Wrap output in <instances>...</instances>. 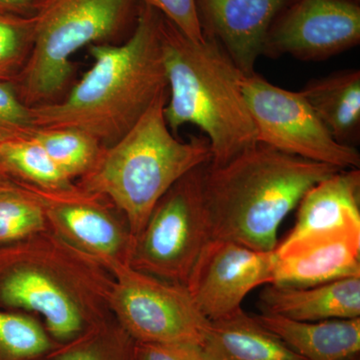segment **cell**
Masks as SVG:
<instances>
[{"label":"cell","mask_w":360,"mask_h":360,"mask_svg":"<svg viewBox=\"0 0 360 360\" xmlns=\"http://www.w3.org/2000/svg\"><path fill=\"white\" fill-rule=\"evenodd\" d=\"M161 14L139 2L134 30L120 45L92 44L91 68L60 101L30 108L37 129H71L112 146L167 90Z\"/></svg>","instance_id":"cell-1"},{"label":"cell","mask_w":360,"mask_h":360,"mask_svg":"<svg viewBox=\"0 0 360 360\" xmlns=\"http://www.w3.org/2000/svg\"><path fill=\"white\" fill-rule=\"evenodd\" d=\"M340 170L259 142L224 165L206 163L201 193L212 240L276 250L285 217L311 187Z\"/></svg>","instance_id":"cell-2"},{"label":"cell","mask_w":360,"mask_h":360,"mask_svg":"<svg viewBox=\"0 0 360 360\" xmlns=\"http://www.w3.org/2000/svg\"><path fill=\"white\" fill-rule=\"evenodd\" d=\"M111 284L103 264L49 229L0 246V309L41 315L56 340L106 319Z\"/></svg>","instance_id":"cell-3"},{"label":"cell","mask_w":360,"mask_h":360,"mask_svg":"<svg viewBox=\"0 0 360 360\" xmlns=\"http://www.w3.org/2000/svg\"><path fill=\"white\" fill-rule=\"evenodd\" d=\"M161 44L169 98L165 117L172 134L196 125L221 165L257 143V131L241 89L245 77L212 37L193 41L161 15Z\"/></svg>","instance_id":"cell-4"},{"label":"cell","mask_w":360,"mask_h":360,"mask_svg":"<svg viewBox=\"0 0 360 360\" xmlns=\"http://www.w3.org/2000/svg\"><path fill=\"white\" fill-rule=\"evenodd\" d=\"M167 90L120 141L103 148L94 167L75 184L108 198L122 212L134 238L153 208L180 179L212 160L205 137L179 141L165 117Z\"/></svg>","instance_id":"cell-5"},{"label":"cell","mask_w":360,"mask_h":360,"mask_svg":"<svg viewBox=\"0 0 360 360\" xmlns=\"http://www.w3.org/2000/svg\"><path fill=\"white\" fill-rule=\"evenodd\" d=\"M139 0H39L32 51L13 82L27 108L53 103L73 72L71 58L103 44L136 20Z\"/></svg>","instance_id":"cell-6"},{"label":"cell","mask_w":360,"mask_h":360,"mask_svg":"<svg viewBox=\"0 0 360 360\" xmlns=\"http://www.w3.org/2000/svg\"><path fill=\"white\" fill-rule=\"evenodd\" d=\"M202 167L184 175L158 201L135 238L130 266L186 285L194 265L212 240L201 193Z\"/></svg>","instance_id":"cell-7"},{"label":"cell","mask_w":360,"mask_h":360,"mask_svg":"<svg viewBox=\"0 0 360 360\" xmlns=\"http://www.w3.org/2000/svg\"><path fill=\"white\" fill-rule=\"evenodd\" d=\"M112 284L108 305L135 342L202 345L210 321L186 286L168 283L129 264L108 265Z\"/></svg>","instance_id":"cell-8"},{"label":"cell","mask_w":360,"mask_h":360,"mask_svg":"<svg viewBox=\"0 0 360 360\" xmlns=\"http://www.w3.org/2000/svg\"><path fill=\"white\" fill-rule=\"evenodd\" d=\"M241 89L257 127V142L340 169L359 168L357 149L336 141L302 92L281 89L257 73L245 75Z\"/></svg>","instance_id":"cell-9"},{"label":"cell","mask_w":360,"mask_h":360,"mask_svg":"<svg viewBox=\"0 0 360 360\" xmlns=\"http://www.w3.org/2000/svg\"><path fill=\"white\" fill-rule=\"evenodd\" d=\"M44 210L49 231L108 269L129 264L134 236L122 212L108 198L73 182L63 188H44L16 179Z\"/></svg>","instance_id":"cell-10"},{"label":"cell","mask_w":360,"mask_h":360,"mask_svg":"<svg viewBox=\"0 0 360 360\" xmlns=\"http://www.w3.org/2000/svg\"><path fill=\"white\" fill-rule=\"evenodd\" d=\"M360 42V6L352 0H291L270 27L264 56L324 60Z\"/></svg>","instance_id":"cell-11"},{"label":"cell","mask_w":360,"mask_h":360,"mask_svg":"<svg viewBox=\"0 0 360 360\" xmlns=\"http://www.w3.org/2000/svg\"><path fill=\"white\" fill-rule=\"evenodd\" d=\"M276 260L274 251L212 240L194 265L186 288L203 316L217 321L240 309L251 290L271 283Z\"/></svg>","instance_id":"cell-12"},{"label":"cell","mask_w":360,"mask_h":360,"mask_svg":"<svg viewBox=\"0 0 360 360\" xmlns=\"http://www.w3.org/2000/svg\"><path fill=\"white\" fill-rule=\"evenodd\" d=\"M291 0H196L205 37L217 40L245 77L257 59L276 16Z\"/></svg>","instance_id":"cell-13"},{"label":"cell","mask_w":360,"mask_h":360,"mask_svg":"<svg viewBox=\"0 0 360 360\" xmlns=\"http://www.w3.org/2000/svg\"><path fill=\"white\" fill-rule=\"evenodd\" d=\"M297 207L295 227L276 253L333 234L360 232L359 168L340 170L315 184Z\"/></svg>","instance_id":"cell-14"},{"label":"cell","mask_w":360,"mask_h":360,"mask_svg":"<svg viewBox=\"0 0 360 360\" xmlns=\"http://www.w3.org/2000/svg\"><path fill=\"white\" fill-rule=\"evenodd\" d=\"M276 255L274 285L307 288L360 276V232L326 236Z\"/></svg>","instance_id":"cell-15"},{"label":"cell","mask_w":360,"mask_h":360,"mask_svg":"<svg viewBox=\"0 0 360 360\" xmlns=\"http://www.w3.org/2000/svg\"><path fill=\"white\" fill-rule=\"evenodd\" d=\"M267 285L259 296L262 314L279 315L297 321L360 316V276L307 288Z\"/></svg>","instance_id":"cell-16"},{"label":"cell","mask_w":360,"mask_h":360,"mask_svg":"<svg viewBox=\"0 0 360 360\" xmlns=\"http://www.w3.org/2000/svg\"><path fill=\"white\" fill-rule=\"evenodd\" d=\"M257 321L305 360H350L360 352V317L297 321L262 314Z\"/></svg>","instance_id":"cell-17"},{"label":"cell","mask_w":360,"mask_h":360,"mask_svg":"<svg viewBox=\"0 0 360 360\" xmlns=\"http://www.w3.org/2000/svg\"><path fill=\"white\" fill-rule=\"evenodd\" d=\"M201 348L214 360H305L243 309L210 321Z\"/></svg>","instance_id":"cell-18"},{"label":"cell","mask_w":360,"mask_h":360,"mask_svg":"<svg viewBox=\"0 0 360 360\" xmlns=\"http://www.w3.org/2000/svg\"><path fill=\"white\" fill-rule=\"evenodd\" d=\"M300 92L336 141L352 146L360 129V71L310 80Z\"/></svg>","instance_id":"cell-19"},{"label":"cell","mask_w":360,"mask_h":360,"mask_svg":"<svg viewBox=\"0 0 360 360\" xmlns=\"http://www.w3.org/2000/svg\"><path fill=\"white\" fill-rule=\"evenodd\" d=\"M0 165L13 179L33 186L63 188L73 184L56 167L33 134L0 144Z\"/></svg>","instance_id":"cell-20"},{"label":"cell","mask_w":360,"mask_h":360,"mask_svg":"<svg viewBox=\"0 0 360 360\" xmlns=\"http://www.w3.org/2000/svg\"><path fill=\"white\" fill-rule=\"evenodd\" d=\"M33 137L73 182L89 172L103 148L91 135L77 129H35Z\"/></svg>","instance_id":"cell-21"},{"label":"cell","mask_w":360,"mask_h":360,"mask_svg":"<svg viewBox=\"0 0 360 360\" xmlns=\"http://www.w3.org/2000/svg\"><path fill=\"white\" fill-rule=\"evenodd\" d=\"M49 229L41 206L13 177L0 186V246Z\"/></svg>","instance_id":"cell-22"},{"label":"cell","mask_w":360,"mask_h":360,"mask_svg":"<svg viewBox=\"0 0 360 360\" xmlns=\"http://www.w3.org/2000/svg\"><path fill=\"white\" fill-rule=\"evenodd\" d=\"M52 349L49 335L32 316L0 309V360H32Z\"/></svg>","instance_id":"cell-23"},{"label":"cell","mask_w":360,"mask_h":360,"mask_svg":"<svg viewBox=\"0 0 360 360\" xmlns=\"http://www.w3.org/2000/svg\"><path fill=\"white\" fill-rule=\"evenodd\" d=\"M34 20L32 16L0 14V82L20 75L32 51Z\"/></svg>","instance_id":"cell-24"},{"label":"cell","mask_w":360,"mask_h":360,"mask_svg":"<svg viewBox=\"0 0 360 360\" xmlns=\"http://www.w3.org/2000/svg\"><path fill=\"white\" fill-rule=\"evenodd\" d=\"M30 108L25 105L11 82H0V144L35 131Z\"/></svg>","instance_id":"cell-25"},{"label":"cell","mask_w":360,"mask_h":360,"mask_svg":"<svg viewBox=\"0 0 360 360\" xmlns=\"http://www.w3.org/2000/svg\"><path fill=\"white\" fill-rule=\"evenodd\" d=\"M151 7L170 21L193 41H202L205 37L198 16L196 0H139Z\"/></svg>","instance_id":"cell-26"},{"label":"cell","mask_w":360,"mask_h":360,"mask_svg":"<svg viewBox=\"0 0 360 360\" xmlns=\"http://www.w3.org/2000/svg\"><path fill=\"white\" fill-rule=\"evenodd\" d=\"M108 321L97 322L79 335L68 341L65 347L53 352L54 360H108L105 342Z\"/></svg>","instance_id":"cell-27"},{"label":"cell","mask_w":360,"mask_h":360,"mask_svg":"<svg viewBox=\"0 0 360 360\" xmlns=\"http://www.w3.org/2000/svg\"><path fill=\"white\" fill-rule=\"evenodd\" d=\"M200 352L187 343L135 342V360H196Z\"/></svg>","instance_id":"cell-28"},{"label":"cell","mask_w":360,"mask_h":360,"mask_svg":"<svg viewBox=\"0 0 360 360\" xmlns=\"http://www.w3.org/2000/svg\"><path fill=\"white\" fill-rule=\"evenodd\" d=\"M39 0H0V14L32 16Z\"/></svg>","instance_id":"cell-29"},{"label":"cell","mask_w":360,"mask_h":360,"mask_svg":"<svg viewBox=\"0 0 360 360\" xmlns=\"http://www.w3.org/2000/svg\"><path fill=\"white\" fill-rule=\"evenodd\" d=\"M9 177H11V175L7 174L6 170L4 169V167L0 165V186L7 181V180L9 179Z\"/></svg>","instance_id":"cell-30"},{"label":"cell","mask_w":360,"mask_h":360,"mask_svg":"<svg viewBox=\"0 0 360 360\" xmlns=\"http://www.w3.org/2000/svg\"><path fill=\"white\" fill-rule=\"evenodd\" d=\"M196 360H214L212 359V357L210 356V355H207L205 354V352H203L202 348L200 347V354H198V359Z\"/></svg>","instance_id":"cell-31"},{"label":"cell","mask_w":360,"mask_h":360,"mask_svg":"<svg viewBox=\"0 0 360 360\" xmlns=\"http://www.w3.org/2000/svg\"><path fill=\"white\" fill-rule=\"evenodd\" d=\"M352 1L359 2V0H352Z\"/></svg>","instance_id":"cell-32"},{"label":"cell","mask_w":360,"mask_h":360,"mask_svg":"<svg viewBox=\"0 0 360 360\" xmlns=\"http://www.w3.org/2000/svg\"><path fill=\"white\" fill-rule=\"evenodd\" d=\"M350 360H356V359H350Z\"/></svg>","instance_id":"cell-33"}]
</instances>
